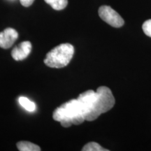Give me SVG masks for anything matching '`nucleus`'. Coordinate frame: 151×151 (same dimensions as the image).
Listing matches in <instances>:
<instances>
[{"instance_id": "6e6552de", "label": "nucleus", "mask_w": 151, "mask_h": 151, "mask_svg": "<svg viewBox=\"0 0 151 151\" xmlns=\"http://www.w3.org/2000/svg\"><path fill=\"white\" fill-rule=\"evenodd\" d=\"M17 147L20 151H39L40 147L29 141H20L17 143Z\"/></svg>"}, {"instance_id": "f8f14e48", "label": "nucleus", "mask_w": 151, "mask_h": 151, "mask_svg": "<svg viewBox=\"0 0 151 151\" xmlns=\"http://www.w3.org/2000/svg\"><path fill=\"white\" fill-rule=\"evenodd\" d=\"M143 32L147 36L151 37V19L150 20H146L144 23L143 24L142 26Z\"/></svg>"}, {"instance_id": "1a4fd4ad", "label": "nucleus", "mask_w": 151, "mask_h": 151, "mask_svg": "<svg viewBox=\"0 0 151 151\" xmlns=\"http://www.w3.org/2000/svg\"><path fill=\"white\" fill-rule=\"evenodd\" d=\"M55 10L60 11L65 9L68 4V0H44Z\"/></svg>"}, {"instance_id": "f03ea898", "label": "nucleus", "mask_w": 151, "mask_h": 151, "mask_svg": "<svg viewBox=\"0 0 151 151\" xmlns=\"http://www.w3.org/2000/svg\"><path fill=\"white\" fill-rule=\"evenodd\" d=\"M96 93L97 96L91 111L86 117V120L88 121H93L96 120L100 115L111 110L115 104V98L112 92L107 87H99Z\"/></svg>"}, {"instance_id": "f257e3e1", "label": "nucleus", "mask_w": 151, "mask_h": 151, "mask_svg": "<svg viewBox=\"0 0 151 151\" xmlns=\"http://www.w3.org/2000/svg\"><path fill=\"white\" fill-rule=\"evenodd\" d=\"M52 118L64 127L80 124L86 120L83 109L78 99H71L58 107L53 112Z\"/></svg>"}, {"instance_id": "423d86ee", "label": "nucleus", "mask_w": 151, "mask_h": 151, "mask_svg": "<svg viewBox=\"0 0 151 151\" xmlns=\"http://www.w3.org/2000/svg\"><path fill=\"white\" fill-rule=\"evenodd\" d=\"M97 93L93 90H88L83 93L81 94L78 97V100L80 101L85 113V118L91 111L92 105L96 99Z\"/></svg>"}, {"instance_id": "7ed1b4c3", "label": "nucleus", "mask_w": 151, "mask_h": 151, "mask_svg": "<svg viewBox=\"0 0 151 151\" xmlns=\"http://www.w3.org/2000/svg\"><path fill=\"white\" fill-rule=\"evenodd\" d=\"M74 48L70 43H62L52 49L44 59L45 65L50 68H63L72 59Z\"/></svg>"}, {"instance_id": "ddd939ff", "label": "nucleus", "mask_w": 151, "mask_h": 151, "mask_svg": "<svg viewBox=\"0 0 151 151\" xmlns=\"http://www.w3.org/2000/svg\"><path fill=\"white\" fill-rule=\"evenodd\" d=\"M20 1L23 6L29 7L34 3L35 0H20Z\"/></svg>"}, {"instance_id": "20e7f679", "label": "nucleus", "mask_w": 151, "mask_h": 151, "mask_svg": "<svg viewBox=\"0 0 151 151\" xmlns=\"http://www.w3.org/2000/svg\"><path fill=\"white\" fill-rule=\"evenodd\" d=\"M98 12L100 18L113 27H120L124 23L122 17L109 6H101Z\"/></svg>"}, {"instance_id": "0eeeda50", "label": "nucleus", "mask_w": 151, "mask_h": 151, "mask_svg": "<svg viewBox=\"0 0 151 151\" xmlns=\"http://www.w3.org/2000/svg\"><path fill=\"white\" fill-rule=\"evenodd\" d=\"M32 51V43L29 41H23L15 47L11 51V55L16 61L25 59Z\"/></svg>"}, {"instance_id": "39448f33", "label": "nucleus", "mask_w": 151, "mask_h": 151, "mask_svg": "<svg viewBox=\"0 0 151 151\" xmlns=\"http://www.w3.org/2000/svg\"><path fill=\"white\" fill-rule=\"evenodd\" d=\"M18 37V34L13 28H6L0 32V48L8 49L14 45Z\"/></svg>"}, {"instance_id": "9d476101", "label": "nucleus", "mask_w": 151, "mask_h": 151, "mask_svg": "<svg viewBox=\"0 0 151 151\" xmlns=\"http://www.w3.org/2000/svg\"><path fill=\"white\" fill-rule=\"evenodd\" d=\"M19 103L24 109H26L28 111H30V112H32L36 109V105L35 104V103L30 101L27 97H20L19 98Z\"/></svg>"}, {"instance_id": "9b49d317", "label": "nucleus", "mask_w": 151, "mask_h": 151, "mask_svg": "<svg viewBox=\"0 0 151 151\" xmlns=\"http://www.w3.org/2000/svg\"><path fill=\"white\" fill-rule=\"evenodd\" d=\"M83 151H108L109 150L101 147L99 143L96 142H90L85 145L82 149Z\"/></svg>"}]
</instances>
